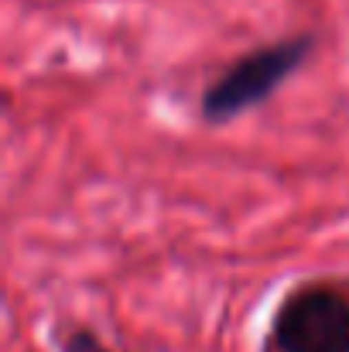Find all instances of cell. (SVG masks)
Listing matches in <instances>:
<instances>
[{"mask_svg":"<svg viewBox=\"0 0 349 352\" xmlns=\"http://www.w3.org/2000/svg\"><path fill=\"white\" fill-rule=\"evenodd\" d=\"M277 352H349V298L336 287H302L274 315Z\"/></svg>","mask_w":349,"mask_h":352,"instance_id":"2","label":"cell"},{"mask_svg":"<svg viewBox=\"0 0 349 352\" xmlns=\"http://www.w3.org/2000/svg\"><path fill=\"white\" fill-rule=\"evenodd\" d=\"M308 52H312V38L295 34V38L264 45V48L236 58L202 93V103H199L202 117L209 123H226V120L260 107L277 86L288 82V76L308 58Z\"/></svg>","mask_w":349,"mask_h":352,"instance_id":"1","label":"cell"},{"mask_svg":"<svg viewBox=\"0 0 349 352\" xmlns=\"http://www.w3.org/2000/svg\"><path fill=\"white\" fill-rule=\"evenodd\" d=\"M62 352H110L93 332H86V329H76V332H69L65 339H62Z\"/></svg>","mask_w":349,"mask_h":352,"instance_id":"3","label":"cell"}]
</instances>
